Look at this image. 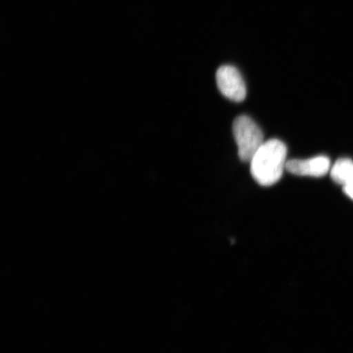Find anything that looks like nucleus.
Wrapping results in <instances>:
<instances>
[{"mask_svg": "<svg viewBox=\"0 0 353 353\" xmlns=\"http://www.w3.org/2000/svg\"><path fill=\"white\" fill-rule=\"evenodd\" d=\"M287 148L283 142L271 139L264 142L250 163L254 179L263 187H270L281 179L286 169Z\"/></svg>", "mask_w": 353, "mask_h": 353, "instance_id": "f257e3e1", "label": "nucleus"}, {"mask_svg": "<svg viewBox=\"0 0 353 353\" xmlns=\"http://www.w3.org/2000/svg\"><path fill=\"white\" fill-rule=\"evenodd\" d=\"M232 131L241 160L250 162L264 143L263 131L252 119L247 116L238 117L234 121Z\"/></svg>", "mask_w": 353, "mask_h": 353, "instance_id": "f03ea898", "label": "nucleus"}, {"mask_svg": "<svg viewBox=\"0 0 353 353\" xmlns=\"http://www.w3.org/2000/svg\"><path fill=\"white\" fill-rule=\"evenodd\" d=\"M216 81L221 94L229 100L241 103L246 98L245 83L239 70L234 66H220L216 73Z\"/></svg>", "mask_w": 353, "mask_h": 353, "instance_id": "7ed1b4c3", "label": "nucleus"}, {"mask_svg": "<svg viewBox=\"0 0 353 353\" xmlns=\"http://www.w3.org/2000/svg\"><path fill=\"white\" fill-rule=\"evenodd\" d=\"M330 169V161L327 157L319 156L308 160H290L287 161L286 170L290 174L298 176H323Z\"/></svg>", "mask_w": 353, "mask_h": 353, "instance_id": "20e7f679", "label": "nucleus"}, {"mask_svg": "<svg viewBox=\"0 0 353 353\" xmlns=\"http://www.w3.org/2000/svg\"><path fill=\"white\" fill-rule=\"evenodd\" d=\"M331 178L343 187L353 183V161L350 159H339L330 170Z\"/></svg>", "mask_w": 353, "mask_h": 353, "instance_id": "39448f33", "label": "nucleus"}, {"mask_svg": "<svg viewBox=\"0 0 353 353\" xmlns=\"http://www.w3.org/2000/svg\"><path fill=\"white\" fill-rule=\"evenodd\" d=\"M343 192H345L348 197H350L353 200V183L343 187Z\"/></svg>", "mask_w": 353, "mask_h": 353, "instance_id": "423d86ee", "label": "nucleus"}]
</instances>
